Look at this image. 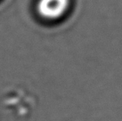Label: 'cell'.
Masks as SVG:
<instances>
[{
  "instance_id": "1",
  "label": "cell",
  "mask_w": 122,
  "mask_h": 121,
  "mask_svg": "<svg viewBox=\"0 0 122 121\" xmlns=\"http://www.w3.org/2000/svg\"><path fill=\"white\" fill-rule=\"evenodd\" d=\"M70 0H39L37 12L42 17L48 20H54L63 15L68 9Z\"/></svg>"
}]
</instances>
